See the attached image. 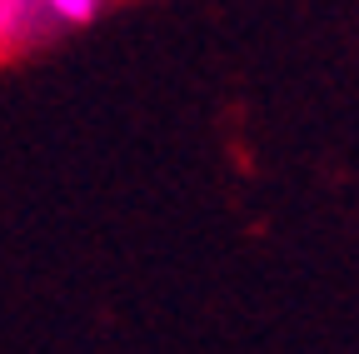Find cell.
Returning <instances> with one entry per match:
<instances>
[{
    "label": "cell",
    "instance_id": "obj_1",
    "mask_svg": "<svg viewBox=\"0 0 359 354\" xmlns=\"http://www.w3.org/2000/svg\"><path fill=\"white\" fill-rule=\"evenodd\" d=\"M50 30H55V20L40 0H0V55L35 46V40H45Z\"/></svg>",
    "mask_w": 359,
    "mask_h": 354
},
{
    "label": "cell",
    "instance_id": "obj_2",
    "mask_svg": "<svg viewBox=\"0 0 359 354\" xmlns=\"http://www.w3.org/2000/svg\"><path fill=\"white\" fill-rule=\"evenodd\" d=\"M55 25H90L100 15V0H40Z\"/></svg>",
    "mask_w": 359,
    "mask_h": 354
}]
</instances>
